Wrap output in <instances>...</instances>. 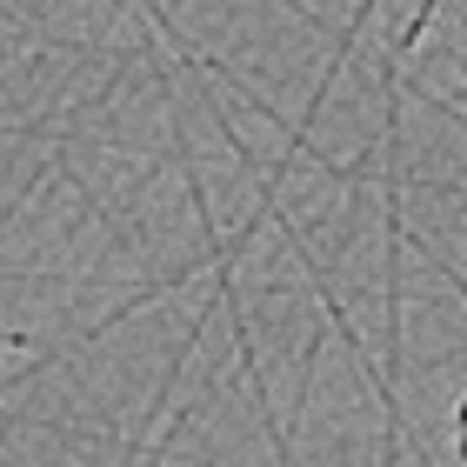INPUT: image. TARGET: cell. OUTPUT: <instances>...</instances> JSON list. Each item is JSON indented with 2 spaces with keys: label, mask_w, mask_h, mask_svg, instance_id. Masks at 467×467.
<instances>
[{
  "label": "cell",
  "mask_w": 467,
  "mask_h": 467,
  "mask_svg": "<svg viewBox=\"0 0 467 467\" xmlns=\"http://www.w3.org/2000/svg\"><path fill=\"white\" fill-rule=\"evenodd\" d=\"M461 461H467V400H461Z\"/></svg>",
  "instance_id": "6da1fadb"
}]
</instances>
